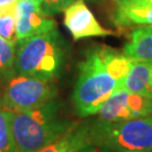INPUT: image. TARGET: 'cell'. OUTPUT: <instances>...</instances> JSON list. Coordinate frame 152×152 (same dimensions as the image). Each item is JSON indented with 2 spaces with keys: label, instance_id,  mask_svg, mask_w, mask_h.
<instances>
[{
  "label": "cell",
  "instance_id": "obj_1",
  "mask_svg": "<svg viewBox=\"0 0 152 152\" xmlns=\"http://www.w3.org/2000/svg\"><path fill=\"white\" fill-rule=\"evenodd\" d=\"M133 60L124 53L97 45L89 49L78 65L79 75L72 92V104L80 117L98 114L123 83Z\"/></svg>",
  "mask_w": 152,
  "mask_h": 152
},
{
  "label": "cell",
  "instance_id": "obj_2",
  "mask_svg": "<svg viewBox=\"0 0 152 152\" xmlns=\"http://www.w3.org/2000/svg\"><path fill=\"white\" fill-rule=\"evenodd\" d=\"M58 99L36 108L10 112V125L16 152H36L60 137L76 121L61 116Z\"/></svg>",
  "mask_w": 152,
  "mask_h": 152
},
{
  "label": "cell",
  "instance_id": "obj_3",
  "mask_svg": "<svg viewBox=\"0 0 152 152\" xmlns=\"http://www.w3.org/2000/svg\"><path fill=\"white\" fill-rule=\"evenodd\" d=\"M65 53V42L56 28L20 39L16 44V73L54 81L62 72Z\"/></svg>",
  "mask_w": 152,
  "mask_h": 152
},
{
  "label": "cell",
  "instance_id": "obj_4",
  "mask_svg": "<svg viewBox=\"0 0 152 152\" xmlns=\"http://www.w3.org/2000/svg\"><path fill=\"white\" fill-rule=\"evenodd\" d=\"M92 144L112 152L152 151V115L122 122L91 121Z\"/></svg>",
  "mask_w": 152,
  "mask_h": 152
},
{
  "label": "cell",
  "instance_id": "obj_5",
  "mask_svg": "<svg viewBox=\"0 0 152 152\" xmlns=\"http://www.w3.org/2000/svg\"><path fill=\"white\" fill-rule=\"evenodd\" d=\"M56 97L58 88L53 80L17 75L7 82L0 103L7 110L23 112L39 107Z\"/></svg>",
  "mask_w": 152,
  "mask_h": 152
},
{
  "label": "cell",
  "instance_id": "obj_6",
  "mask_svg": "<svg viewBox=\"0 0 152 152\" xmlns=\"http://www.w3.org/2000/svg\"><path fill=\"white\" fill-rule=\"evenodd\" d=\"M98 115L97 120L102 122H122L147 117L152 115V99L122 89L106 100Z\"/></svg>",
  "mask_w": 152,
  "mask_h": 152
},
{
  "label": "cell",
  "instance_id": "obj_7",
  "mask_svg": "<svg viewBox=\"0 0 152 152\" xmlns=\"http://www.w3.org/2000/svg\"><path fill=\"white\" fill-rule=\"evenodd\" d=\"M16 34L18 41L56 28L55 20L50 18L42 5L32 1L18 0L15 8Z\"/></svg>",
  "mask_w": 152,
  "mask_h": 152
},
{
  "label": "cell",
  "instance_id": "obj_8",
  "mask_svg": "<svg viewBox=\"0 0 152 152\" xmlns=\"http://www.w3.org/2000/svg\"><path fill=\"white\" fill-rule=\"evenodd\" d=\"M64 25L73 39L87 37H103L114 33L104 28L83 0H78L64 10Z\"/></svg>",
  "mask_w": 152,
  "mask_h": 152
},
{
  "label": "cell",
  "instance_id": "obj_9",
  "mask_svg": "<svg viewBox=\"0 0 152 152\" xmlns=\"http://www.w3.org/2000/svg\"><path fill=\"white\" fill-rule=\"evenodd\" d=\"M90 144H92L91 121H76L60 137L36 152H79Z\"/></svg>",
  "mask_w": 152,
  "mask_h": 152
},
{
  "label": "cell",
  "instance_id": "obj_10",
  "mask_svg": "<svg viewBox=\"0 0 152 152\" xmlns=\"http://www.w3.org/2000/svg\"><path fill=\"white\" fill-rule=\"evenodd\" d=\"M114 22L123 27L152 25V4L121 0L114 14Z\"/></svg>",
  "mask_w": 152,
  "mask_h": 152
},
{
  "label": "cell",
  "instance_id": "obj_11",
  "mask_svg": "<svg viewBox=\"0 0 152 152\" xmlns=\"http://www.w3.org/2000/svg\"><path fill=\"white\" fill-rule=\"evenodd\" d=\"M123 89L152 99V62L133 60Z\"/></svg>",
  "mask_w": 152,
  "mask_h": 152
},
{
  "label": "cell",
  "instance_id": "obj_12",
  "mask_svg": "<svg viewBox=\"0 0 152 152\" xmlns=\"http://www.w3.org/2000/svg\"><path fill=\"white\" fill-rule=\"evenodd\" d=\"M123 53L134 61L152 62V25L133 29Z\"/></svg>",
  "mask_w": 152,
  "mask_h": 152
},
{
  "label": "cell",
  "instance_id": "obj_13",
  "mask_svg": "<svg viewBox=\"0 0 152 152\" xmlns=\"http://www.w3.org/2000/svg\"><path fill=\"white\" fill-rule=\"evenodd\" d=\"M16 45L0 37V85L7 83L16 73Z\"/></svg>",
  "mask_w": 152,
  "mask_h": 152
},
{
  "label": "cell",
  "instance_id": "obj_14",
  "mask_svg": "<svg viewBox=\"0 0 152 152\" xmlns=\"http://www.w3.org/2000/svg\"><path fill=\"white\" fill-rule=\"evenodd\" d=\"M0 152H16L10 125V112L0 103Z\"/></svg>",
  "mask_w": 152,
  "mask_h": 152
},
{
  "label": "cell",
  "instance_id": "obj_15",
  "mask_svg": "<svg viewBox=\"0 0 152 152\" xmlns=\"http://www.w3.org/2000/svg\"><path fill=\"white\" fill-rule=\"evenodd\" d=\"M0 37L16 45L18 42L16 34L15 10L0 12Z\"/></svg>",
  "mask_w": 152,
  "mask_h": 152
},
{
  "label": "cell",
  "instance_id": "obj_16",
  "mask_svg": "<svg viewBox=\"0 0 152 152\" xmlns=\"http://www.w3.org/2000/svg\"><path fill=\"white\" fill-rule=\"evenodd\" d=\"M76 1L78 0H43L42 8L48 15H53L60 11H64Z\"/></svg>",
  "mask_w": 152,
  "mask_h": 152
},
{
  "label": "cell",
  "instance_id": "obj_17",
  "mask_svg": "<svg viewBox=\"0 0 152 152\" xmlns=\"http://www.w3.org/2000/svg\"><path fill=\"white\" fill-rule=\"evenodd\" d=\"M18 0H0V12L15 10Z\"/></svg>",
  "mask_w": 152,
  "mask_h": 152
},
{
  "label": "cell",
  "instance_id": "obj_18",
  "mask_svg": "<svg viewBox=\"0 0 152 152\" xmlns=\"http://www.w3.org/2000/svg\"><path fill=\"white\" fill-rule=\"evenodd\" d=\"M79 152H112L105 149V148L98 147V145H95V144H90V145H87L83 149H81Z\"/></svg>",
  "mask_w": 152,
  "mask_h": 152
},
{
  "label": "cell",
  "instance_id": "obj_19",
  "mask_svg": "<svg viewBox=\"0 0 152 152\" xmlns=\"http://www.w3.org/2000/svg\"><path fill=\"white\" fill-rule=\"evenodd\" d=\"M130 1H136V2H148V4H152V0H130Z\"/></svg>",
  "mask_w": 152,
  "mask_h": 152
},
{
  "label": "cell",
  "instance_id": "obj_20",
  "mask_svg": "<svg viewBox=\"0 0 152 152\" xmlns=\"http://www.w3.org/2000/svg\"><path fill=\"white\" fill-rule=\"evenodd\" d=\"M25 1H32V2H37V4H41V5H42V2H43V0H25Z\"/></svg>",
  "mask_w": 152,
  "mask_h": 152
},
{
  "label": "cell",
  "instance_id": "obj_21",
  "mask_svg": "<svg viewBox=\"0 0 152 152\" xmlns=\"http://www.w3.org/2000/svg\"><path fill=\"white\" fill-rule=\"evenodd\" d=\"M115 1H117V2H118V1H121V0H115Z\"/></svg>",
  "mask_w": 152,
  "mask_h": 152
},
{
  "label": "cell",
  "instance_id": "obj_22",
  "mask_svg": "<svg viewBox=\"0 0 152 152\" xmlns=\"http://www.w3.org/2000/svg\"><path fill=\"white\" fill-rule=\"evenodd\" d=\"M147 152H152V151H147Z\"/></svg>",
  "mask_w": 152,
  "mask_h": 152
}]
</instances>
